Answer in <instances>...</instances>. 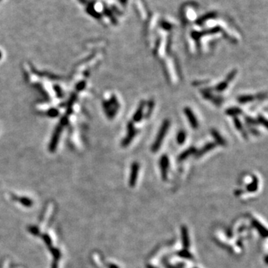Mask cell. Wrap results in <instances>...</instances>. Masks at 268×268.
<instances>
[{
    "instance_id": "obj_1",
    "label": "cell",
    "mask_w": 268,
    "mask_h": 268,
    "mask_svg": "<svg viewBox=\"0 0 268 268\" xmlns=\"http://www.w3.org/2000/svg\"><path fill=\"white\" fill-rule=\"evenodd\" d=\"M170 124H171L170 123V121L168 119H166L163 122V123H162L161 127H160L159 131V133H157V136H156V140L154 141V144H153L151 147V150L153 152H156L159 150L162 141L164 140L165 136L166 135V133H168V131H169Z\"/></svg>"
},
{
    "instance_id": "obj_2",
    "label": "cell",
    "mask_w": 268,
    "mask_h": 268,
    "mask_svg": "<svg viewBox=\"0 0 268 268\" xmlns=\"http://www.w3.org/2000/svg\"><path fill=\"white\" fill-rule=\"evenodd\" d=\"M127 131L128 132H127V136H126L125 139H124L123 141H122V145H123L124 147H127V145L131 143V141H132V140L133 139V138L135 137L136 134V130L135 127H134L133 122H130L129 123H128Z\"/></svg>"
},
{
    "instance_id": "obj_3",
    "label": "cell",
    "mask_w": 268,
    "mask_h": 268,
    "mask_svg": "<svg viewBox=\"0 0 268 268\" xmlns=\"http://www.w3.org/2000/svg\"><path fill=\"white\" fill-rule=\"evenodd\" d=\"M184 113H185V115H186V117H187L191 126H192L194 129H197L198 127V122H197V118H196V116H194V113H193V111H192L189 107H187L184 109Z\"/></svg>"
},
{
    "instance_id": "obj_4",
    "label": "cell",
    "mask_w": 268,
    "mask_h": 268,
    "mask_svg": "<svg viewBox=\"0 0 268 268\" xmlns=\"http://www.w3.org/2000/svg\"><path fill=\"white\" fill-rule=\"evenodd\" d=\"M145 107V101H141V102L140 103V104H139V108L136 109L135 114L133 115V119L134 122H139L141 120V118H142L143 117V111H144Z\"/></svg>"
},
{
    "instance_id": "obj_5",
    "label": "cell",
    "mask_w": 268,
    "mask_h": 268,
    "mask_svg": "<svg viewBox=\"0 0 268 268\" xmlns=\"http://www.w3.org/2000/svg\"><path fill=\"white\" fill-rule=\"evenodd\" d=\"M169 157L167 156L163 155L160 159V166L162 168V175L165 177L166 175V171H167L168 168H169Z\"/></svg>"
},
{
    "instance_id": "obj_6",
    "label": "cell",
    "mask_w": 268,
    "mask_h": 268,
    "mask_svg": "<svg viewBox=\"0 0 268 268\" xmlns=\"http://www.w3.org/2000/svg\"><path fill=\"white\" fill-rule=\"evenodd\" d=\"M139 169V165L137 162H134L131 167V183L133 185L135 183L136 180L138 175V171Z\"/></svg>"
},
{
    "instance_id": "obj_7",
    "label": "cell",
    "mask_w": 268,
    "mask_h": 268,
    "mask_svg": "<svg viewBox=\"0 0 268 268\" xmlns=\"http://www.w3.org/2000/svg\"><path fill=\"white\" fill-rule=\"evenodd\" d=\"M215 145H215V143H213V142L208 143V144L206 145L202 149H201V150H200L197 153H196V156H197V157H200V156H203V154H206V153L210 151L211 150H212L213 148H215Z\"/></svg>"
},
{
    "instance_id": "obj_8",
    "label": "cell",
    "mask_w": 268,
    "mask_h": 268,
    "mask_svg": "<svg viewBox=\"0 0 268 268\" xmlns=\"http://www.w3.org/2000/svg\"><path fill=\"white\" fill-rule=\"evenodd\" d=\"M196 151H197V149L194 148V147H191V148H188L187 150H185V151H183L180 154V156H179V160L182 161V160H184L185 159H187L189 156L195 154Z\"/></svg>"
},
{
    "instance_id": "obj_9",
    "label": "cell",
    "mask_w": 268,
    "mask_h": 268,
    "mask_svg": "<svg viewBox=\"0 0 268 268\" xmlns=\"http://www.w3.org/2000/svg\"><path fill=\"white\" fill-rule=\"evenodd\" d=\"M212 134L213 137H214V139H215V141H216V143H218V144L220 145H223V146L226 145L224 139H223L221 136H220V134L219 133L218 131H215V130H212Z\"/></svg>"
},
{
    "instance_id": "obj_10",
    "label": "cell",
    "mask_w": 268,
    "mask_h": 268,
    "mask_svg": "<svg viewBox=\"0 0 268 268\" xmlns=\"http://www.w3.org/2000/svg\"><path fill=\"white\" fill-rule=\"evenodd\" d=\"M255 98L252 95H241L240 97L238 98V101L241 104H247L250 103L254 100Z\"/></svg>"
},
{
    "instance_id": "obj_11",
    "label": "cell",
    "mask_w": 268,
    "mask_h": 268,
    "mask_svg": "<svg viewBox=\"0 0 268 268\" xmlns=\"http://www.w3.org/2000/svg\"><path fill=\"white\" fill-rule=\"evenodd\" d=\"M186 133L183 131H180L177 135V141L178 144L183 145L186 141Z\"/></svg>"
},
{
    "instance_id": "obj_12",
    "label": "cell",
    "mask_w": 268,
    "mask_h": 268,
    "mask_svg": "<svg viewBox=\"0 0 268 268\" xmlns=\"http://www.w3.org/2000/svg\"><path fill=\"white\" fill-rule=\"evenodd\" d=\"M234 122H235V127H236L237 129L243 133V136H245V138H247V134L244 131H243V125H242V124H241V121L239 120L238 118H237V117H234Z\"/></svg>"
},
{
    "instance_id": "obj_13",
    "label": "cell",
    "mask_w": 268,
    "mask_h": 268,
    "mask_svg": "<svg viewBox=\"0 0 268 268\" xmlns=\"http://www.w3.org/2000/svg\"><path fill=\"white\" fill-rule=\"evenodd\" d=\"M241 109L239 108H237V107H233V108H229L226 110V114L229 115V116H233L235 117L236 115L241 114Z\"/></svg>"
},
{
    "instance_id": "obj_14",
    "label": "cell",
    "mask_w": 268,
    "mask_h": 268,
    "mask_svg": "<svg viewBox=\"0 0 268 268\" xmlns=\"http://www.w3.org/2000/svg\"><path fill=\"white\" fill-rule=\"evenodd\" d=\"M228 84H229V82H227V81L225 80L224 81H223V82L220 83L218 85H217L216 87H215V90H216L217 92H223L227 88Z\"/></svg>"
},
{
    "instance_id": "obj_15",
    "label": "cell",
    "mask_w": 268,
    "mask_h": 268,
    "mask_svg": "<svg viewBox=\"0 0 268 268\" xmlns=\"http://www.w3.org/2000/svg\"><path fill=\"white\" fill-rule=\"evenodd\" d=\"M237 75V70H233V71H231L229 73V74H228V75H227V77H226V81H227V82H230V81H232L234 79V78H235V75Z\"/></svg>"
},
{
    "instance_id": "obj_16",
    "label": "cell",
    "mask_w": 268,
    "mask_h": 268,
    "mask_svg": "<svg viewBox=\"0 0 268 268\" xmlns=\"http://www.w3.org/2000/svg\"><path fill=\"white\" fill-rule=\"evenodd\" d=\"M154 101H150V102L148 104V113H147V117L150 116V115L151 114L153 109H154Z\"/></svg>"
},
{
    "instance_id": "obj_17",
    "label": "cell",
    "mask_w": 268,
    "mask_h": 268,
    "mask_svg": "<svg viewBox=\"0 0 268 268\" xmlns=\"http://www.w3.org/2000/svg\"><path fill=\"white\" fill-rule=\"evenodd\" d=\"M258 122H260V123L263 124V125L265 126V127H267V119H266V118L264 116H258Z\"/></svg>"
},
{
    "instance_id": "obj_18",
    "label": "cell",
    "mask_w": 268,
    "mask_h": 268,
    "mask_svg": "<svg viewBox=\"0 0 268 268\" xmlns=\"http://www.w3.org/2000/svg\"><path fill=\"white\" fill-rule=\"evenodd\" d=\"M247 122H248L250 124H255L256 123V120H254L253 118H249V117H247Z\"/></svg>"
},
{
    "instance_id": "obj_19",
    "label": "cell",
    "mask_w": 268,
    "mask_h": 268,
    "mask_svg": "<svg viewBox=\"0 0 268 268\" xmlns=\"http://www.w3.org/2000/svg\"><path fill=\"white\" fill-rule=\"evenodd\" d=\"M1 1H2V0H0V2H1Z\"/></svg>"
}]
</instances>
